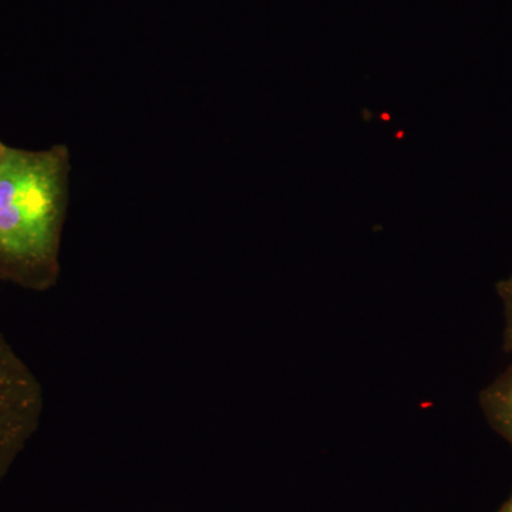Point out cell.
<instances>
[{"mask_svg":"<svg viewBox=\"0 0 512 512\" xmlns=\"http://www.w3.org/2000/svg\"><path fill=\"white\" fill-rule=\"evenodd\" d=\"M497 292L504 306V350L512 353V275L498 282Z\"/></svg>","mask_w":512,"mask_h":512,"instance_id":"cell-4","label":"cell"},{"mask_svg":"<svg viewBox=\"0 0 512 512\" xmlns=\"http://www.w3.org/2000/svg\"><path fill=\"white\" fill-rule=\"evenodd\" d=\"M43 409L42 384L0 332V480L35 436Z\"/></svg>","mask_w":512,"mask_h":512,"instance_id":"cell-2","label":"cell"},{"mask_svg":"<svg viewBox=\"0 0 512 512\" xmlns=\"http://www.w3.org/2000/svg\"><path fill=\"white\" fill-rule=\"evenodd\" d=\"M6 144H3L2 141H0V154H2V151L5 150Z\"/></svg>","mask_w":512,"mask_h":512,"instance_id":"cell-6","label":"cell"},{"mask_svg":"<svg viewBox=\"0 0 512 512\" xmlns=\"http://www.w3.org/2000/svg\"><path fill=\"white\" fill-rule=\"evenodd\" d=\"M480 406L488 424L512 447V366L480 393Z\"/></svg>","mask_w":512,"mask_h":512,"instance_id":"cell-3","label":"cell"},{"mask_svg":"<svg viewBox=\"0 0 512 512\" xmlns=\"http://www.w3.org/2000/svg\"><path fill=\"white\" fill-rule=\"evenodd\" d=\"M498 512H512V494L511 497L505 501L503 507H501V510Z\"/></svg>","mask_w":512,"mask_h":512,"instance_id":"cell-5","label":"cell"},{"mask_svg":"<svg viewBox=\"0 0 512 512\" xmlns=\"http://www.w3.org/2000/svg\"><path fill=\"white\" fill-rule=\"evenodd\" d=\"M70 170L63 144L0 154V281L36 292L59 281Z\"/></svg>","mask_w":512,"mask_h":512,"instance_id":"cell-1","label":"cell"}]
</instances>
